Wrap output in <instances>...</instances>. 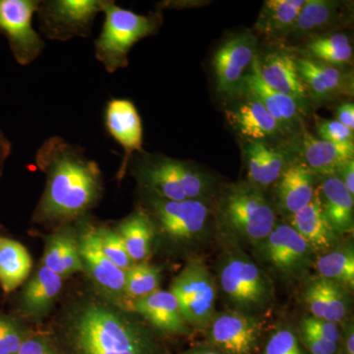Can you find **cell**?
Returning a JSON list of instances; mask_svg holds the SVG:
<instances>
[{"label": "cell", "mask_w": 354, "mask_h": 354, "mask_svg": "<svg viewBox=\"0 0 354 354\" xmlns=\"http://www.w3.org/2000/svg\"><path fill=\"white\" fill-rule=\"evenodd\" d=\"M221 211L228 227L256 243L264 241L276 225L271 203L261 188L250 183L230 186L221 201Z\"/></svg>", "instance_id": "5"}, {"label": "cell", "mask_w": 354, "mask_h": 354, "mask_svg": "<svg viewBox=\"0 0 354 354\" xmlns=\"http://www.w3.org/2000/svg\"><path fill=\"white\" fill-rule=\"evenodd\" d=\"M326 218L337 235L353 232L354 196L337 176L325 177L317 190Z\"/></svg>", "instance_id": "24"}, {"label": "cell", "mask_w": 354, "mask_h": 354, "mask_svg": "<svg viewBox=\"0 0 354 354\" xmlns=\"http://www.w3.org/2000/svg\"><path fill=\"white\" fill-rule=\"evenodd\" d=\"M241 94L260 102L265 109L278 121L283 133L293 134L304 129L301 114L302 106L292 97L268 87L261 79L258 69V57L252 65L250 73L246 77Z\"/></svg>", "instance_id": "15"}, {"label": "cell", "mask_w": 354, "mask_h": 354, "mask_svg": "<svg viewBox=\"0 0 354 354\" xmlns=\"http://www.w3.org/2000/svg\"><path fill=\"white\" fill-rule=\"evenodd\" d=\"M300 328L301 330H308L312 334L316 335L317 337L333 342V344H337L339 337H341L337 324L315 318V317L310 316L304 318Z\"/></svg>", "instance_id": "39"}, {"label": "cell", "mask_w": 354, "mask_h": 354, "mask_svg": "<svg viewBox=\"0 0 354 354\" xmlns=\"http://www.w3.org/2000/svg\"><path fill=\"white\" fill-rule=\"evenodd\" d=\"M171 292L176 297L184 322L205 329L213 321L216 286L208 268L192 261L174 279Z\"/></svg>", "instance_id": "7"}, {"label": "cell", "mask_w": 354, "mask_h": 354, "mask_svg": "<svg viewBox=\"0 0 354 354\" xmlns=\"http://www.w3.org/2000/svg\"><path fill=\"white\" fill-rule=\"evenodd\" d=\"M12 153V142L6 136L3 130L0 128V171L3 169L6 160Z\"/></svg>", "instance_id": "45"}, {"label": "cell", "mask_w": 354, "mask_h": 354, "mask_svg": "<svg viewBox=\"0 0 354 354\" xmlns=\"http://www.w3.org/2000/svg\"><path fill=\"white\" fill-rule=\"evenodd\" d=\"M335 120L354 131V104L353 102H344L335 109Z\"/></svg>", "instance_id": "43"}, {"label": "cell", "mask_w": 354, "mask_h": 354, "mask_svg": "<svg viewBox=\"0 0 354 354\" xmlns=\"http://www.w3.org/2000/svg\"><path fill=\"white\" fill-rule=\"evenodd\" d=\"M135 311L165 333L185 330L184 320L176 297L171 291L157 290L148 297L135 299Z\"/></svg>", "instance_id": "26"}, {"label": "cell", "mask_w": 354, "mask_h": 354, "mask_svg": "<svg viewBox=\"0 0 354 354\" xmlns=\"http://www.w3.org/2000/svg\"><path fill=\"white\" fill-rule=\"evenodd\" d=\"M43 264L62 278L81 271L82 260L73 234L62 232L50 237L44 251Z\"/></svg>", "instance_id": "29"}, {"label": "cell", "mask_w": 354, "mask_h": 354, "mask_svg": "<svg viewBox=\"0 0 354 354\" xmlns=\"http://www.w3.org/2000/svg\"><path fill=\"white\" fill-rule=\"evenodd\" d=\"M22 342L15 326L10 321L0 316V354L17 353Z\"/></svg>", "instance_id": "40"}, {"label": "cell", "mask_w": 354, "mask_h": 354, "mask_svg": "<svg viewBox=\"0 0 354 354\" xmlns=\"http://www.w3.org/2000/svg\"><path fill=\"white\" fill-rule=\"evenodd\" d=\"M315 177L302 160L290 162L276 183L281 209L293 215L307 206L315 195Z\"/></svg>", "instance_id": "19"}, {"label": "cell", "mask_w": 354, "mask_h": 354, "mask_svg": "<svg viewBox=\"0 0 354 354\" xmlns=\"http://www.w3.org/2000/svg\"><path fill=\"white\" fill-rule=\"evenodd\" d=\"M299 134L301 160L316 176H337L342 165L353 160L354 147L337 146L316 138L305 128Z\"/></svg>", "instance_id": "20"}, {"label": "cell", "mask_w": 354, "mask_h": 354, "mask_svg": "<svg viewBox=\"0 0 354 354\" xmlns=\"http://www.w3.org/2000/svg\"><path fill=\"white\" fill-rule=\"evenodd\" d=\"M259 244L263 258L286 274L304 272L311 264L314 249L290 225H274Z\"/></svg>", "instance_id": "12"}, {"label": "cell", "mask_w": 354, "mask_h": 354, "mask_svg": "<svg viewBox=\"0 0 354 354\" xmlns=\"http://www.w3.org/2000/svg\"><path fill=\"white\" fill-rule=\"evenodd\" d=\"M344 354H354V333L353 326H348L344 339Z\"/></svg>", "instance_id": "46"}, {"label": "cell", "mask_w": 354, "mask_h": 354, "mask_svg": "<svg viewBox=\"0 0 354 354\" xmlns=\"http://www.w3.org/2000/svg\"><path fill=\"white\" fill-rule=\"evenodd\" d=\"M256 48L255 36L245 32L232 37L216 50L213 67L218 93L227 97L241 94L244 81L257 58Z\"/></svg>", "instance_id": "9"}, {"label": "cell", "mask_w": 354, "mask_h": 354, "mask_svg": "<svg viewBox=\"0 0 354 354\" xmlns=\"http://www.w3.org/2000/svg\"><path fill=\"white\" fill-rule=\"evenodd\" d=\"M261 79L268 87L304 106L308 99L306 88L298 71L297 58L288 50H274L262 59L258 58Z\"/></svg>", "instance_id": "17"}, {"label": "cell", "mask_w": 354, "mask_h": 354, "mask_svg": "<svg viewBox=\"0 0 354 354\" xmlns=\"http://www.w3.org/2000/svg\"><path fill=\"white\" fill-rule=\"evenodd\" d=\"M264 354H304L297 335L290 329L277 330L270 337Z\"/></svg>", "instance_id": "38"}, {"label": "cell", "mask_w": 354, "mask_h": 354, "mask_svg": "<svg viewBox=\"0 0 354 354\" xmlns=\"http://www.w3.org/2000/svg\"><path fill=\"white\" fill-rule=\"evenodd\" d=\"M118 234L133 262L145 259L150 252L153 237V225L146 212H135L118 225Z\"/></svg>", "instance_id": "30"}, {"label": "cell", "mask_w": 354, "mask_h": 354, "mask_svg": "<svg viewBox=\"0 0 354 354\" xmlns=\"http://www.w3.org/2000/svg\"><path fill=\"white\" fill-rule=\"evenodd\" d=\"M244 153L248 183L261 189L276 183L290 165L285 151L268 142H247Z\"/></svg>", "instance_id": "21"}, {"label": "cell", "mask_w": 354, "mask_h": 354, "mask_svg": "<svg viewBox=\"0 0 354 354\" xmlns=\"http://www.w3.org/2000/svg\"><path fill=\"white\" fill-rule=\"evenodd\" d=\"M62 288V277L43 266L26 288L23 295L26 309L32 314L43 313L50 308Z\"/></svg>", "instance_id": "32"}, {"label": "cell", "mask_w": 354, "mask_h": 354, "mask_svg": "<svg viewBox=\"0 0 354 354\" xmlns=\"http://www.w3.org/2000/svg\"><path fill=\"white\" fill-rule=\"evenodd\" d=\"M221 288L227 297L244 309L264 306L271 297V286L252 261L232 257L221 271Z\"/></svg>", "instance_id": "10"}, {"label": "cell", "mask_w": 354, "mask_h": 354, "mask_svg": "<svg viewBox=\"0 0 354 354\" xmlns=\"http://www.w3.org/2000/svg\"><path fill=\"white\" fill-rule=\"evenodd\" d=\"M83 268L102 290L114 295L125 293V271L113 264L102 252L93 230H88L79 243Z\"/></svg>", "instance_id": "23"}, {"label": "cell", "mask_w": 354, "mask_h": 354, "mask_svg": "<svg viewBox=\"0 0 354 354\" xmlns=\"http://www.w3.org/2000/svg\"><path fill=\"white\" fill-rule=\"evenodd\" d=\"M297 65L307 94L314 101L328 102L339 95H353V79L341 67L309 57L297 58Z\"/></svg>", "instance_id": "16"}, {"label": "cell", "mask_w": 354, "mask_h": 354, "mask_svg": "<svg viewBox=\"0 0 354 354\" xmlns=\"http://www.w3.org/2000/svg\"><path fill=\"white\" fill-rule=\"evenodd\" d=\"M291 216L290 227L295 228L314 250H324L335 245L337 234L326 218L317 190L313 200Z\"/></svg>", "instance_id": "25"}, {"label": "cell", "mask_w": 354, "mask_h": 354, "mask_svg": "<svg viewBox=\"0 0 354 354\" xmlns=\"http://www.w3.org/2000/svg\"><path fill=\"white\" fill-rule=\"evenodd\" d=\"M16 354H57L43 339H26Z\"/></svg>", "instance_id": "42"}, {"label": "cell", "mask_w": 354, "mask_h": 354, "mask_svg": "<svg viewBox=\"0 0 354 354\" xmlns=\"http://www.w3.org/2000/svg\"><path fill=\"white\" fill-rule=\"evenodd\" d=\"M92 230L102 252L114 265L118 266L123 271H127L134 265V262L123 244L122 239L116 230L106 227L95 228Z\"/></svg>", "instance_id": "36"}, {"label": "cell", "mask_w": 354, "mask_h": 354, "mask_svg": "<svg viewBox=\"0 0 354 354\" xmlns=\"http://www.w3.org/2000/svg\"><path fill=\"white\" fill-rule=\"evenodd\" d=\"M337 176L341 179L348 192L354 196V160H348L342 165L337 171Z\"/></svg>", "instance_id": "44"}, {"label": "cell", "mask_w": 354, "mask_h": 354, "mask_svg": "<svg viewBox=\"0 0 354 354\" xmlns=\"http://www.w3.org/2000/svg\"><path fill=\"white\" fill-rule=\"evenodd\" d=\"M160 281V271L156 266L148 263L133 265L125 271V293L130 297H148L158 290Z\"/></svg>", "instance_id": "35"}, {"label": "cell", "mask_w": 354, "mask_h": 354, "mask_svg": "<svg viewBox=\"0 0 354 354\" xmlns=\"http://www.w3.org/2000/svg\"><path fill=\"white\" fill-rule=\"evenodd\" d=\"M151 209L162 230L174 239H191L206 227L209 209L201 200L169 201L153 196Z\"/></svg>", "instance_id": "14"}, {"label": "cell", "mask_w": 354, "mask_h": 354, "mask_svg": "<svg viewBox=\"0 0 354 354\" xmlns=\"http://www.w3.org/2000/svg\"><path fill=\"white\" fill-rule=\"evenodd\" d=\"M262 326L255 317L227 312L212 321L209 339L225 354H252L259 342Z\"/></svg>", "instance_id": "13"}, {"label": "cell", "mask_w": 354, "mask_h": 354, "mask_svg": "<svg viewBox=\"0 0 354 354\" xmlns=\"http://www.w3.org/2000/svg\"><path fill=\"white\" fill-rule=\"evenodd\" d=\"M305 302L312 317L337 324L348 312V295L339 283L330 279H313L304 293Z\"/></svg>", "instance_id": "22"}, {"label": "cell", "mask_w": 354, "mask_h": 354, "mask_svg": "<svg viewBox=\"0 0 354 354\" xmlns=\"http://www.w3.org/2000/svg\"><path fill=\"white\" fill-rule=\"evenodd\" d=\"M307 53L309 58L335 67L351 64L353 58L351 39L342 32H334L312 39L307 44Z\"/></svg>", "instance_id": "33"}, {"label": "cell", "mask_w": 354, "mask_h": 354, "mask_svg": "<svg viewBox=\"0 0 354 354\" xmlns=\"http://www.w3.org/2000/svg\"><path fill=\"white\" fill-rule=\"evenodd\" d=\"M304 344L311 354H335L337 344L325 341L308 330H301Z\"/></svg>", "instance_id": "41"}, {"label": "cell", "mask_w": 354, "mask_h": 354, "mask_svg": "<svg viewBox=\"0 0 354 354\" xmlns=\"http://www.w3.org/2000/svg\"><path fill=\"white\" fill-rule=\"evenodd\" d=\"M305 0H267L263 4L255 29L267 38L290 34Z\"/></svg>", "instance_id": "27"}, {"label": "cell", "mask_w": 354, "mask_h": 354, "mask_svg": "<svg viewBox=\"0 0 354 354\" xmlns=\"http://www.w3.org/2000/svg\"><path fill=\"white\" fill-rule=\"evenodd\" d=\"M104 24L95 41V57L109 74L129 64L128 55L135 44L153 36L162 25L160 13L140 15L108 0L104 6Z\"/></svg>", "instance_id": "3"}, {"label": "cell", "mask_w": 354, "mask_h": 354, "mask_svg": "<svg viewBox=\"0 0 354 354\" xmlns=\"http://www.w3.org/2000/svg\"><path fill=\"white\" fill-rule=\"evenodd\" d=\"M32 258L19 242L0 239V286L6 293L12 292L29 276Z\"/></svg>", "instance_id": "28"}, {"label": "cell", "mask_w": 354, "mask_h": 354, "mask_svg": "<svg viewBox=\"0 0 354 354\" xmlns=\"http://www.w3.org/2000/svg\"><path fill=\"white\" fill-rule=\"evenodd\" d=\"M80 354H149L148 342L127 319L101 305H88L77 321Z\"/></svg>", "instance_id": "2"}, {"label": "cell", "mask_w": 354, "mask_h": 354, "mask_svg": "<svg viewBox=\"0 0 354 354\" xmlns=\"http://www.w3.org/2000/svg\"><path fill=\"white\" fill-rule=\"evenodd\" d=\"M39 3L41 0H0V32L21 66L32 64L46 48L41 35L32 27Z\"/></svg>", "instance_id": "8"}, {"label": "cell", "mask_w": 354, "mask_h": 354, "mask_svg": "<svg viewBox=\"0 0 354 354\" xmlns=\"http://www.w3.org/2000/svg\"><path fill=\"white\" fill-rule=\"evenodd\" d=\"M225 111L227 122L247 142H267L283 134V130L265 106L253 97Z\"/></svg>", "instance_id": "18"}, {"label": "cell", "mask_w": 354, "mask_h": 354, "mask_svg": "<svg viewBox=\"0 0 354 354\" xmlns=\"http://www.w3.org/2000/svg\"><path fill=\"white\" fill-rule=\"evenodd\" d=\"M104 124L111 138L123 148L124 156L118 178L124 176L133 156L143 153V124L135 104L128 99L111 97L106 102Z\"/></svg>", "instance_id": "11"}, {"label": "cell", "mask_w": 354, "mask_h": 354, "mask_svg": "<svg viewBox=\"0 0 354 354\" xmlns=\"http://www.w3.org/2000/svg\"><path fill=\"white\" fill-rule=\"evenodd\" d=\"M320 278L330 279L339 285L354 286V252L353 247H344L326 253L316 262Z\"/></svg>", "instance_id": "34"}, {"label": "cell", "mask_w": 354, "mask_h": 354, "mask_svg": "<svg viewBox=\"0 0 354 354\" xmlns=\"http://www.w3.org/2000/svg\"><path fill=\"white\" fill-rule=\"evenodd\" d=\"M192 354H221V353H216V351H197V353H194Z\"/></svg>", "instance_id": "47"}, {"label": "cell", "mask_w": 354, "mask_h": 354, "mask_svg": "<svg viewBox=\"0 0 354 354\" xmlns=\"http://www.w3.org/2000/svg\"><path fill=\"white\" fill-rule=\"evenodd\" d=\"M316 128L319 136L324 141L342 147H354L353 130L344 127L335 120L316 118Z\"/></svg>", "instance_id": "37"}, {"label": "cell", "mask_w": 354, "mask_h": 354, "mask_svg": "<svg viewBox=\"0 0 354 354\" xmlns=\"http://www.w3.org/2000/svg\"><path fill=\"white\" fill-rule=\"evenodd\" d=\"M339 6L333 0H305L290 35L302 36L330 28L339 18Z\"/></svg>", "instance_id": "31"}, {"label": "cell", "mask_w": 354, "mask_h": 354, "mask_svg": "<svg viewBox=\"0 0 354 354\" xmlns=\"http://www.w3.org/2000/svg\"><path fill=\"white\" fill-rule=\"evenodd\" d=\"M108 0H44L37 10L39 35L51 41L90 38Z\"/></svg>", "instance_id": "6"}, {"label": "cell", "mask_w": 354, "mask_h": 354, "mask_svg": "<svg viewBox=\"0 0 354 354\" xmlns=\"http://www.w3.org/2000/svg\"><path fill=\"white\" fill-rule=\"evenodd\" d=\"M36 162L46 174V190L38 208L41 220L83 215L101 198V169L86 157L82 147L60 136L50 137L37 151Z\"/></svg>", "instance_id": "1"}, {"label": "cell", "mask_w": 354, "mask_h": 354, "mask_svg": "<svg viewBox=\"0 0 354 354\" xmlns=\"http://www.w3.org/2000/svg\"><path fill=\"white\" fill-rule=\"evenodd\" d=\"M130 162L133 174L140 183L160 199L200 200L208 189L207 176L189 162L145 151L133 156Z\"/></svg>", "instance_id": "4"}]
</instances>
